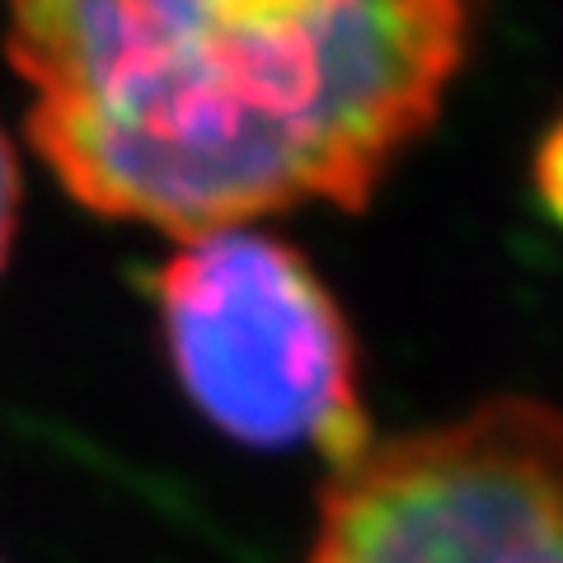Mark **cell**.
<instances>
[{"instance_id":"cell-1","label":"cell","mask_w":563,"mask_h":563,"mask_svg":"<svg viewBox=\"0 0 563 563\" xmlns=\"http://www.w3.org/2000/svg\"><path fill=\"white\" fill-rule=\"evenodd\" d=\"M474 29L479 0H5L52 179L174 240L362 211L442 113Z\"/></svg>"},{"instance_id":"cell-2","label":"cell","mask_w":563,"mask_h":563,"mask_svg":"<svg viewBox=\"0 0 563 563\" xmlns=\"http://www.w3.org/2000/svg\"><path fill=\"white\" fill-rule=\"evenodd\" d=\"M179 390L250 451H314L329 470L376 442L357 339L301 250L254 225L179 240L155 277Z\"/></svg>"},{"instance_id":"cell-3","label":"cell","mask_w":563,"mask_h":563,"mask_svg":"<svg viewBox=\"0 0 563 563\" xmlns=\"http://www.w3.org/2000/svg\"><path fill=\"white\" fill-rule=\"evenodd\" d=\"M306 563H563V409L498 395L329 470Z\"/></svg>"},{"instance_id":"cell-4","label":"cell","mask_w":563,"mask_h":563,"mask_svg":"<svg viewBox=\"0 0 563 563\" xmlns=\"http://www.w3.org/2000/svg\"><path fill=\"white\" fill-rule=\"evenodd\" d=\"M14 225H20V161H14L10 136L0 132V273H5Z\"/></svg>"},{"instance_id":"cell-5","label":"cell","mask_w":563,"mask_h":563,"mask_svg":"<svg viewBox=\"0 0 563 563\" xmlns=\"http://www.w3.org/2000/svg\"><path fill=\"white\" fill-rule=\"evenodd\" d=\"M536 192L554 211V221H563V122H554L536 151Z\"/></svg>"}]
</instances>
